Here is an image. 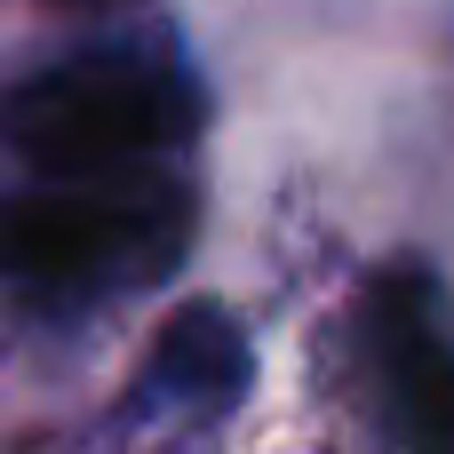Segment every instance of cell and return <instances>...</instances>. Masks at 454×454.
<instances>
[{
	"mask_svg": "<svg viewBox=\"0 0 454 454\" xmlns=\"http://www.w3.org/2000/svg\"><path fill=\"white\" fill-rule=\"evenodd\" d=\"M200 207L184 176H56L48 192H24L0 207V279L48 303H96L168 279L192 255Z\"/></svg>",
	"mask_w": 454,
	"mask_h": 454,
	"instance_id": "obj_1",
	"label": "cell"
},
{
	"mask_svg": "<svg viewBox=\"0 0 454 454\" xmlns=\"http://www.w3.org/2000/svg\"><path fill=\"white\" fill-rule=\"evenodd\" d=\"M207 96L168 48H88L24 88L0 96V136L40 176H96V168H144L160 152H184Z\"/></svg>",
	"mask_w": 454,
	"mask_h": 454,
	"instance_id": "obj_2",
	"label": "cell"
},
{
	"mask_svg": "<svg viewBox=\"0 0 454 454\" xmlns=\"http://www.w3.org/2000/svg\"><path fill=\"white\" fill-rule=\"evenodd\" d=\"M367 367L391 423L415 447H454V303L415 263H391L367 287Z\"/></svg>",
	"mask_w": 454,
	"mask_h": 454,
	"instance_id": "obj_3",
	"label": "cell"
},
{
	"mask_svg": "<svg viewBox=\"0 0 454 454\" xmlns=\"http://www.w3.org/2000/svg\"><path fill=\"white\" fill-rule=\"evenodd\" d=\"M136 399L160 415H231L247 399V335L231 327V311L184 303L160 327V343L136 375Z\"/></svg>",
	"mask_w": 454,
	"mask_h": 454,
	"instance_id": "obj_4",
	"label": "cell"
},
{
	"mask_svg": "<svg viewBox=\"0 0 454 454\" xmlns=\"http://www.w3.org/2000/svg\"><path fill=\"white\" fill-rule=\"evenodd\" d=\"M56 8H120V0H56Z\"/></svg>",
	"mask_w": 454,
	"mask_h": 454,
	"instance_id": "obj_5",
	"label": "cell"
}]
</instances>
